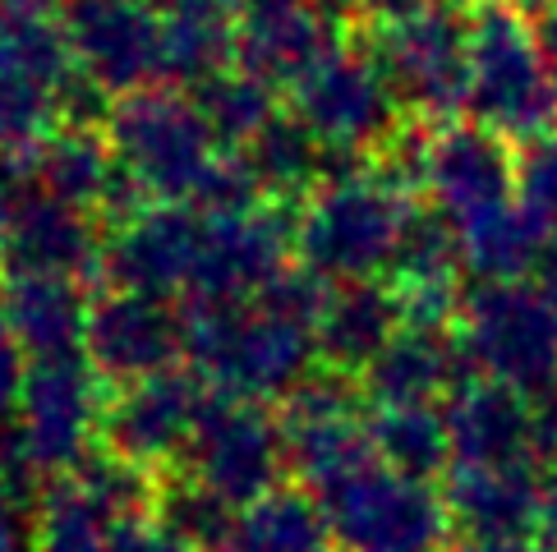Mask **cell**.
Masks as SVG:
<instances>
[{
  "label": "cell",
  "mask_w": 557,
  "mask_h": 552,
  "mask_svg": "<svg viewBox=\"0 0 557 552\" xmlns=\"http://www.w3.org/2000/svg\"><path fill=\"white\" fill-rule=\"evenodd\" d=\"M185 360L212 391L235 401H286L318 368L313 327L290 323L268 304H181Z\"/></svg>",
  "instance_id": "1"
},
{
  "label": "cell",
  "mask_w": 557,
  "mask_h": 552,
  "mask_svg": "<svg viewBox=\"0 0 557 552\" xmlns=\"http://www.w3.org/2000/svg\"><path fill=\"white\" fill-rule=\"evenodd\" d=\"M410 212V193L392 189L377 171L313 189L300 203V226H295L300 267L323 276L327 286L373 281L377 272H387Z\"/></svg>",
  "instance_id": "2"
},
{
  "label": "cell",
  "mask_w": 557,
  "mask_h": 552,
  "mask_svg": "<svg viewBox=\"0 0 557 552\" xmlns=\"http://www.w3.org/2000/svg\"><path fill=\"white\" fill-rule=\"evenodd\" d=\"M470 111L474 125L516 148L557 134V88L525 18L503 0H488L470 18Z\"/></svg>",
  "instance_id": "3"
},
{
  "label": "cell",
  "mask_w": 557,
  "mask_h": 552,
  "mask_svg": "<svg viewBox=\"0 0 557 552\" xmlns=\"http://www.w3.org/2000/svg\"><path fill=\"white\" fill-rule=\"evenodd\" d=\"M456 346L470 378H497L525 397L557 382V309L525 281H480L466 290Z\"/></svg>",
  "instance_id": "4"
},
{
  "label": "cell",
  "mask_w": 557,
  "mask_h": 552,
  "mask_svg": "<svg viewBox=\"0 0 557 552\" xmlns=\"http://www.w3.org/2000/svg\"><path fill=\"white\" fill-rule=\"evenodd\" d=\"M107 143L152 203H189L198 175L212 162V134L194 97L175 88H144L115 102Z\"/></svg>",
  "instance_id": "5"
},
{
  "label": "cell",
  "mask_w": 557,
  "mask_h": 552,
  "mask_svg": "<svg viewBox=\"0 0 557 552\" xmlns=\"http://www.w3.org/2000/svg\"><path fill=\"white\" fill-rule=\"evenodd\" d=\"M369 55L414 121L451 125V115L470 106V18L456 5L373 28Z\"/></svg>",
  "instance_id": "6"
},
{
  "label": "cell",
  "mask_w": 557,
  "mask_h": 552,
  "mask_svg": "<svg viewBox=\"0 0 557 552\" xmlns=\"http://www.w3.org/2000/svg\"><path fill=\"white\" fill-rule=\"evenodd\" d=\"M181 465L185 475L208 484L222 502L245 511L253 502H263L268 492H276V484L286 475L282 419H272L268 405L235 401L226 391L208 387Z\"/></svg>",
  "instance_id": "7"
},
{
  "label": "cell",
  "mask_w": 557,
  "mask_h": 552,
  "mask_svg": "<svg viewBox=\"0 0 557 552\" xmlns=\"http://www.w3.org/2000/svg\"><path fill=\"white\" fill-rule=\"evenodd\" d=\"M318 506L342 552H437L451 529L443 492L433 484H410L383 465L327 492Z\"/></svg>",
  "instance_id": "8"
},
{
  "label": "cell",
  "mask_w": 557,
  "mask_h": 552,
  "mask_svg": "<svg viewBox=\"0 0 557 552\" xmlns=\"http://www.w3.org/2000/svg\"><path fill=\"white\" fill-rule=\"evenodd\" d=\"M107 401H111V387L97 378V368L84 354L37 360L28 368L24 401H18L14 419L33 451V465L42 469V479H61L92 456Z\"/></svg>",
  "instance_id": "9"
},
{
  "label": "cell",
  "mask_w": 557,
  "mask_h": 552,
  "mask_svg": "<svg viewBox=\"0 0 557 552\" xmlns=\"http://www.w3.org/2000/svg\"><path fill=\"white\" fill-rule=\"evenodd\" d=\"M203 397H208V382L194 368H166L157 378L115 387L102 414L97 447L134 469H148L157 479L175 475L194 438Z\"/></svg>",
  "instance_id": "10"
},
{
  "label": "cell",
  "mask_w": 557,
  "mask_h": 552,
  "mask_svg": "<svg viewBox=\"0 0 557 552\" xmlns=\"http://www.w3.org/2000/svg\"><path fill=\"white\" fill-rule=\"evenodd\" d=\"M295 92V115L323 138L327 148L373 156L387 138L401 129V102L387 88L383 70L369 51L336 47L313 74H305Z\"/></svg>",
  "instance_id": "11"
},
{
  "label": "cell",
  "mask_w": 557,
  "mask_h": 552,
  "mask_svg": "<svg viewBox=\"0 0 557 552\" xmlns=\"http://www.w3.org/2000/svg\"><path fill=\"white\" fill-rule=\"evenodd\" d=\"M300 212L295 203H263L249 216L203 222L189 304H249L286 272V253L295 249Z\"/></svg>",
  "instance_id": "12"
},
{
  "label": "cell",
  "mask_w": 557,
  "mask_h": 552,
  "mask_svg": "<svg viewBox=\"0 0 557 552\" xmlns=\"http://www.w3.org/2000/svg\"><path fill=\"white\" fill-rule=\"evenodd\" d=\"M84 360L111 391L157 378L185 360V309L134 290H107L88 309Z\"/></svg>",
  "instance_id": "13"
},
{
  "label": "cell",
  "mask_w": 557,
  "mask_h": 552,
  "mask_svg": "<svg viewBox=\"0 0 557 552\" xmlns=\"http://www.w3.org/2000/svg\"><path fill=\"white\" fill-rule=\"evenodd\" d=\"M198 249H203V216L185 203H148L129 222L107 230L97 276L111 290L175 300L194 286Z\"/></svg>",
  "instance_id": "14"
},
{
  "label": "cell",
  "mask_w": 557,
  "mask_h": 552,
  "mask_svg": "<svg viewBox=\"0 0 557 552\" xmlns=\"http://www.w3.org/2000/svg\"><path fill=\"white\" fill-rule=\"evenodd\" d=\"M74 65L97 78L115 102L157 84L162 18L148 0H55Z\"/></svg>",
  "instance_id": "15"
},
{
  "label": "cell",
  "mask_w": 557,
  "mask_h": 552,
  "mask_svg": "<svg viewBox=\"0 0 557 552\" xmlns=\"http://www.w3.org/2000/svg\"><path fill=\"white\" fill-rule=\"evenodd\" d=\"M424 189L433 212L461 230L516 199V148L484 125H443L429 138Z\"/></svg>",
  "instance_id": "16"
},
{
  "label": "cell",
  "mask_w": 557,
  "mask_h": 552,
  "mask_svg": "<svg viewBox=\"0 0 557 552\" xmlns=\"http://www.w3.org/2000/svg\"><path fill=\"white\" fill-rule=\"evenodd\" d=\"M107 230L92 212L28 189L0 244V276H97Z\"/></svg>",
  "instance_id": "17"
},
{
  "label": "cell",
  "mask_w": 557,
  "mask_h": 552,
  "mask_svg": "<svg viewBox=\"0 0 557 552\" xmlns=\"http://www.w3.org/2000/svg\"><path fill=\"white\" fill-rule=\"evenodd\" d=\"M540 488L544 479L534 475V461L451 465L443 479V506L466 539H534Z\"/></svg>",
  "instance_id": "18"
},
{
  "label": "cell",
  "mask_w": 557,
  "mask_h": 552,
  "mask_svg": "<svg viewBox=\"0 0 557 552\" xmlns=\"http://www.w3.org/2000/svg\"><path fill=\"white\" fill-rule=\"evenodd\" d=\"M456 465L530 461V397L497 378H461L443 401Z\"/></svg>",
  "instance_id": "19"
},
{
  "label": "cell",
  "mask_w": 557,
  "mask_h": 552,
  "mask_svg": "<svg viewBox=\"0 0 557 552\" xmlns=\"http://www.w3.org/2000/svg\"><path fill=\"white\" fill-rule=\"evenodd\" d=\"M342 47V33L313 14L309 0L282 10H253L235 33V70L263 78L268 88H295Z\"/></svg>",
  "instance_id": "20"
},
{
  "label": "cell",
  "mask_w": 557,
  "mask_h": 552,
  "mask_svg": "<svg viewBox=\"0 0 557 552\" xmlns=\"http://www.w3.org/2000/svg\"><path fill=\"white\" fill-rule=\"evenodd\" d=\"M88 309L84 281L70 276H0V323L33 364L84 354Z\"/></svg>",
  "instance_id": "21"
},
{
  "label": "cell",
  "mask_w": 557,
  "mask_h": 552,
  "mask_svg": "<svg viewBox=\"0 0 557 552\" xmlns=\"http://www.w3.org/2000/svg\"><path fill=\"white\" fill-rule=\"evenodd\" d=\"M461 378H470V373L461 360V346H456V331L401 327L360 373V391L377 410L433 405L437 397L447 401V391Z\"/></svg>",
  "instance_id": "22"
},
{
  "label": "cell",
  "mask_w": 557,
  "mask_h": 552,
  "mask_svg": "<svg viewBox=\"0 0 557 552\" xmlns=\"http://www.w3.org/2000/svg\"><path fill=\"white\" fill-rule=\"evenodd\" d=\"M401 327V304H396V290L387 281H377V276L373 281H346L327 290V304L313 323V346L323 368L355 378Z\"/></svg>",
  "instance_id": "23"
},
{
  "label": "cell",
  "mask_w": 557,
  "mask_h": 552,
  "mask_svg": "<svg viewBox=\"0 0 557 552\" xmlns=\"http://www.w3.org/2000/svg\"><path fill=\"white\" fill-rule=\"evenodd\" d=\"M286 469L305 484L313 502L377 465L373 432L360 414H282Z\"/></svg>",
  "instance_id": "24"
},
{
  "label": "cell",
  "mask_w": 557,
  "mask_h": 552,
  "mask_svg": "<svg viewBox=\"0 0 557 552\" xmlns=\"http://www.w3.org/2000/svg\"><path fill=\"white\" fill-rule=\"evenodd\" d=\"M115 171H121V162H115L107 134H97V129H51L24 156L28 189L51 193V199L84 208L92 216L102 212L107 193L115 185Z\"/></svg>",
  "instance_id": "25"
},
{
  "label": "cell",
  "mask_w": 557,
  "mask_h": 552,
  "mask_svg": "<svg viewBox=\"0 0 557 552\" xmlns=\"http://www.w3.org/2000/svg\"><path fill=\"white\" fill-rule=\"evenodd\" d=\"M553 235V222L511 199L507 208L461 226V267L474 281H525Z\"/></svg>",
  "instance_id": "26"
},
{
  "label": "cell",
  "mask_w": 557,
  "mask_h": 552,
  "mask_svg": "<svg viewBox=\"0 0 557 552\" xmlns=\"http://www.w3.org/2000/svg\"><path fill=\"white\" fill-rule=\"evenodd\" d=\"M268 203H305L323 185V138L295 111H276L245 148Z\"/></svg>",
  "instance_id": "27"
},
{
  "label": "cell",
  "mask_w": 557,
  "mask_h": 552,
  "mask_svg": "<svg viewBox=\"0 0 557 552\" xmlns=\"http://www.w3.org/2000/svg\"><path fill=\"white\" fill-rule=\"evenodd\" d=\"M373 451L377 465L401 475L410 484H433L447 479L451 461V438H447V419L437 405H392L373 414Z\"/></svg>",
  "instance_id": "28"
},
{
  "label": "cell",
  "mask_w": 557,
  "mask_h": 552,
  "mask_svg": "<svg viewBox=\"0 0 557 552\" xmlns=\"http://www.w3.org/2000/svg\"><path fill=\"white\" fill-rule=\"evenodd\" d=\"M327 516L309 492L276 488L263 502L245 506L222 552H332Z\"/></svg>",
  "instance_id": "29"
},
{
  "label": "cell",
  "mask_w": 557,
  "mask_h": 552,
  "mask_svg": "<svg viewBox=\"0 0 557 552\" xmlns=\"http://www.w3.org/2000/svg\"><path fill=\"white\" fill-rule=\"evenodd\" d=\"M115 529L121 520L78 475L47 479L37 498V552H111Z\"/></svg>",
  "instance_id": "30"
},
{
  "label": "cell",
  "mask_w": 557,
  "mask_h": 552,
  "mask_svg": "<svg viewBox=\"0 0 557 552\" xmlns=\"http://www.w3.org/2000/svg\"><path fill=\"white\" fill-rule=\"evenodd\" d=\"M235 33L231 18H198V14H166L162 47H157V84L162 88H203L208 78L231 70Z\"/></svg>",
  "instance_id": "31"
},
{
  "label": "cell",
  "mask_w": 557,
  "mask_h": 552,
  "mask_svg": "<svg viewBox=\"0 0 557 552\" xmlns=\"http://www.w3.org/2000/svg\"><path fill=\"white\" fill-rule=\"evenodd\" d=\"M194 106L203 115V125L212 134V143H222L226 152L249 148L258 129L276 115V88H268L263 78H253L245 70H222L208 78L203 88H194Z\"/></svg>",
  "instance_id": "32"
},
{
  "label": "cell",
  "mask_w": 557,
  "mask_h": 552,
  "mask_svg": "<svg viewBox=\"0 0 557 552\" xmlns=\"http://www.w3.org/2000/svg\"><path fill=\"white\" fill-rule=\"evenodd\" d=\"M235 511L222 502L208 484H198L194 475H162L157 479V502H152V520H162L175 539H185L194 552H222L231 529H235Z\"/></svg>",
  "instance_id": "33"
},
{
  "label": "cell",
  "mask_w": 557,
  "mask_h": 552,
  "mask_svg": "<svg viewBox=\"0 0 557 552\" xmlns=\"http://www.w3.org/2000/svg\"><path fill=\"white\" fill-rule=\"evenodd\" d=\"M263 199V185H258L253 166L245 162V152H216L208 171L198 175V185L189 193V203L203 222H231V216H249L258 212Z\"/></svg>",
  "instance_id": "34"
},
{
  "label": "cell",
  "mask_w": 557,
  "mask_h": 552,
  "mask_svg": "<svg viewBox=\"0 0 557 552\" xmlns=\"http://www.w3.org/2000/svg\"><path fill=\"white\" fill-rule=\"evenodd\" d=\"M51 129H55L51 92L37 84H24V78L0 74V152L28 156Z\"/></svg>",
  "instance_id": "35"
},
{
  "label": "cell",
  "mask_w": 557,
  "mask_h": 552,
  "mask_svg": "<svg viewBox=\"0 0 557 552\" xmlns=\"http://www.w3.org/2000/svg\"><path fill=\"white\" fill-rule=\"evenodd\" d=\"M516 199L557 226V134L516 148Z\"/></svg>",
  "instance_id": "36"
},
{
  "label": "cell",
  "mask_w": 557,
  "mask_h": 552,
  "mask_svg": "<svg viewBox=\"0 0 557 552\" xmlns=\"http://www.w3.org/2000/svg\"><path fill=\"white\" fill-rule=\"evenodd\" d=\"M0 552H37V502L0 488Z\"/></svg>",
  "instance_id": "37"
},
{
  "label": "cell",
  "mask_w": 557,
  "mask_h": 552,
  "mask_svg": "<svg viewBox=\"0 0 557 552\" xmlns=\"http://www.w3.org/2000/svg\"><path fill=\"white\" fill-rule=\"evenodd\" d=\"M530 461L557 469V382L530 397Z\"/></svg>",
  "instance_id": "38"
},
{
  "label": "cell",
  "mask_w": 557,
  "mask_h": 552,
  "mask_svg": "<svg viewBox=\"0 0 557 552\" xmlns=\"http://www.w3.org/2000/svg\"><path fill=\"white\" fill-rule=\"evenodd\" d=\"M28 368H33V360L24 354V346H18L10 337V327L0 323V419H10V414L18 410V401H24Z\"/></svg>",
  "instance_id": "39"
},
{
  "label": "cell",
  "mask_w": 557,
  "mask_h": 552,
  "mask_svg": "<svg viewBox=\"0 0 557 552\" xmlns=\"http://www.w3.org/2000/svg\"><path fill=\"white\" fill-rule=\"evenodd\" d=\"M111 552H194V548L185 539H175L162 520L144 516V520H129V525L115 529Z\"/></svg>",
  "instance_id": "40"
},
{
  "label": "cell",
  "mask_w": 557,
  "mask_h": 552,
  "mask_svg": "<svg viewBox=\"0 0 557 552\" xmlns=\"http://www.w3.org/2000/svg\"><path fill=\"white\" fill-rule=\"evenodd\" d=\"M24 193H28L24 156H14V152H0V244H5L10 222H14L18 203H24Z\"/></svg>",
  "instance_id": "41"
},
{
  "label": "cell",
  "mask_w": 557,
  "mask_h": 552,
  "mask_svg": "<svg viewBox=\"0 0 557 552\" xmlns=\"http://www.w3.org/2000/svg\"><path fill=\"white\" fill-rule=\"evenodd\" d=\"M433 5L437 0H355V14L369 18L373 28H387V24H401V18H414Z\"/></svg>",
  "instance_id": "42"
},
{
  "label": "cell",
  "mask_w": 557,
  "mask_h": 552,
  "mask_svg": "<svg viewBox=\"0 0 557 552\" xmlns=\"http://www.w3.org/2000/svg\"><path fill=\"white\" fill-rule=\"evenodd\" d=\"M534 47H540V61L548 70V84L557 88V0L544 10V14H534Z\"/></svg>",
  "instance_id": "43"
},
{
  "label": "cell",
  "mask_w": 557,
  "mask_h": 552,
  "mask_svg": "<svg viewBox=\"0 0 557 552\" xmlns=\"http://www.w3.org/2000/svg\"><path fill=\"white\" fill-rule=\"evenodd\" d=\"M534 543L544 552H557V469L540 488V525H534Z\"/></svg>",
  "instance_id": "44"
},
{
  "label": "cell",
  "mask_w": 557,
  "mask_h": 552,
  "mask_svg": "<svg viewBox=\"0 0 557 552\" xmlns=\"http://www.w3.org/2000/svg\"><path fill=\"white\" fill-rule=\"evenodd\" d=\"M530 286H534V294H540L544 304H553V309H557V235L544 244L540 263H534V272H530Z\"/></svg>",
  "instance_id": "45"
},
{
  "label": "cell",
  "mask_w": 557,
  "mask_h": 552,
  "mask_svg": "<svg viewBox=\"0 0 557 552\" xmlns=\"http://www.w3.org/2000/svg\"><path fill=\"white\" fill-rule=\"evenodd\" d=\"M461 552H544L534 539H466Z\"/></svg>",
  "instance_id": "46"
},
{
  "label": "cell",
  "mask_w": 557,
  "mask_h": 552,
  "mask_svg": "<svg viewBox=\"0 0 557 552\" xmlns=\"http://www.w3.org/2000/svg\"><path fill=\"white\" fill-rule=\"evenodd\" d=\"M503 5H507V10H516V14H544V10L553 5V0H503Z\"/></svg>",
  "instance_id": "47"
},
{
  "label": "cell",
  "mask_w": 557,
  "mask_h": 552,
  "mask_svg": "<svg viewBox=\"0 0 557 552\" xmlns=\"http://www.w3.org/2000/svg\"><path fill=\"white\" fill-rule=\"evenodd\" d=\"M240 5L253 14V10H282V5H300V0H240Z\"/></svg>",
  "instance_id": "48"
},
{
  "label": "cell",
  "mask_w": 557,
  "mask_h": 552,
  "mask_svg": "<svg viewBox=\"0 0 557 552\" xmlns=\"http://www.w3.org/2000/svg\"><path fill=\"white\" fill-rule=\"evenodd\" d=\"M447 5H456V10H461V5H488V0H447Z\"/></svg>",
  "instance_id": "49"
},
{
  "label": "cell",
  "mask_w": 557,
  "mask_h": 552,
  "mask_svg": "<svg viewBox=\"0 0 557 552\" xmlns=\"http://www.w3.org/2000/svg\"><path fill=\"white\" fill-rule=\"evenodd\" d=\"M0 14H5V0H0Z\"/></svg>",
  "instance_id": "50"
},
{
  "label": "cell",
  "mask_w": 557,
  "mask_h": 552,
  "mask_svg": "<svg viewBox=\"0 0 557 552\" xmlns=\"http://www.w3.org/2000/svg\"><path fill=\"white\" fill-rule=\"evenodd\" d=\"M148 5H162V0H148Z\"/></svg>",
  "instance_id": "51"
}]
</instances>
